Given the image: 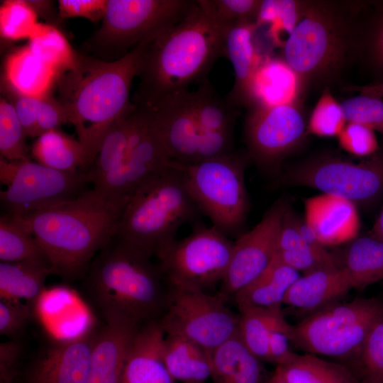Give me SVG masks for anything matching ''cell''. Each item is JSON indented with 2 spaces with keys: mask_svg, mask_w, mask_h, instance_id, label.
Instances as JSON below:
<instances>
[{
  "mask_svg": "<svg viewBox=\"0 0 383 383\" xmlns=\"http://www.w3.org/2000/svg\"><path fill=\"white\" fill-rule=\"evenodd\" d=\"M344 91H357L362 95L383 97V82H376L363 86H348L343 89Z\"/></svg>",
  "mask_w": 383,
  "mask_h": 383,
  "instance_id": "obj_54",
  "label": "cell"
},
{
  "mask_svg": "<svg viewBox=\"0 0 383 383\" xmlns=\"http://www.w3.org/2000/svg\"><path fill=\"white\" fill-rule=\"evenodd\" d=\"M38 14L29 1L6 0L0 6V33L9 41L28 39L38 24Z\"/></svg>",
  "mask_w": 383,
  "mask_h": 383,
  "instance_id": "obj_39",
  "label": "cell"
},
{
  "mask_svg": "<svg viewBox=\"0 0 383 383\" xmlns=\"http://www.w3.org/2000/svg\"><path fill=\"white\" fill-rule=\"evenodd\" d=\"M364 2L306 1L304 16L282 47L301 96L313 84L334 81L362 50L357 16Z\"/></svg>",
  "mask_w": 383,
  "mask_h": 383,
  "instance_id": "obj_4",
  "label": "cell"
},
{
  "mask_svg": "<svg viewBox=\"0 0 383 383\" xmlns=\"http://www.w3.org/2000/svg\"><path fill=\"white\" fill-rule=\"evenodd\" d=\"M0 260L1 262H35L50 265L37 240L11 218H0Z\"/></svg>",
  "mask_w": 383,
  "mask_h": 383,
  "instance_id": "obj_37",
  "label": "cell"
},
{
  "mask_svg": "<svg viewBox=\"0 0 383 383\" xmlns=\"http://www.w3.org/2000/svg\"><path fill=\"white\" fill-rule=\"evenodd\" d=\"M110 244L84 275L88 294L105 321L142 324L160 320L167 306L169 292L160 267L118 240L112 248Z\"/></svg>",
  "mask_w": 383,
  "mask_h": 383,
  "instance_id": "obj_5",
  "label": "cell"
},
{
  "mask_svg": "<svg viewBox=\"0 0 383 383\" xmlns=\"http://www.w3.org/2000/svg\"><path fill=\"white\" fill-rule=\"evenodd\" d=\"M306 1L265 0L256 20L257 27L269 26L268 35L277 47L284 46L287 39L301 20Z\"/></svg>",
  "mask_w": 383,
  "mask_h": 383,
  "instance_id": "obj_38",
  "label": "cell"
},
{
  "mask_svg": "<svg viewBox=\"0 0 383 383\" xmlns=\"http://www.w3.org/2000/svg\"><path fill=\"white\" fill-rule=\"evenodd\" d=\"M362 49H367L374 67L383 71V4L376 8L368 28L362 31Z\"/></svg>",
  "mask_w": 383,
  "mask_h": 383,
  "instance_id": "obj_49",
  "label": "cell"
},
{
  "mask_svg": "<svg viewBox=\"0 0 383 383\" xmlns=\"http://www.w3.org/2000/svg\"><path fill=\"white\" fill-rule=\"evenodd\" d=\"M167 154L152 123L147 132L118 166L94 183V189L111 196L130 200L146 181L170 167Z\"/></svg>",
  "mask_w": 383,
  "mask_h": 383,
  "instance_id": "obj_17",
  "label": "cell"
},
{
  "mask_svg": "<svg viewBox=\"0 0 383 383\" xmlns=\"http://www.w3.org/2000/svg\"><path fill=\"white\" fill-rule=\"evenodd\" d=\"M97 331L91 328L46 348L31 365L26 383H87Z\"/></svg>",
  "mask_w": 383,
  "mask_h": 383,
  "instance_id": "obj_18",
  "label": "cell"
},
{
  "mask_svg": "<svg viewBox=\"0 0 383 383\" xmlns=\"http://www.w3.org/2000/svg\"><path fill=\"white\" fill-rule=\"evenodd\" d=\"M130 110L119 117L106 133L99 151L87 174L89 182L96 183L123 161L131 133Z\"/></svg>",
  "mask_w": 383,
  "mask_h": 383,
  "instance_id": "obj_35",
  "label": "cell"
},
{
  "mask_svg": "<svg viewBox=\"0 0 383 383\" xmlns=\"http://www.w3.org/2000/svg\"><path fill=\"white\" fill-rule=\"evenodd\" d=\"M60 74L30 50L28 45L15 49L4 63L1 87L31 96L50 95Z\"/></svg>",
  "mask_w": 383,
  "mask_h": 383,
  "instance_id": "obj_23",
  "label": "cell"
},
{
  "mask_svg": "<svg viewBox=\"0 0 383 383\" xmlns=\"http://www.w3.org/2000/svg\"><path fill=\"white\" fill-rule=\"evenodd\" d=\"M352 288L343 269H320L299 277L287 290L284 304L303 311H317Z\"/></svg>",
  "mask_w": 383,
  "mask_h": 383,
  "instance_id": "obj_24",
  "label": "cell"
},
{
  "mask_svg": "<svg viewBox=\"0 0 383 383\" xmlns=\"http://www.w3.org/2000/svg\"><path fill=\"white\" fill-rule=\"evenodd\" d=\"M277 367L287 383H361L346 367L311 353Z\"/></svg>",
  "mask_w": 383,
  "mask_h": 383,
  "instance_id": "obj_33",
  "label": "cell"
},
{
  "mask_svg": "<svg viewBox=\"0 0 383 383\" xmlns=\"http://www.w3.org/2000/svg\"><path fill=\"white\" fill-rule=\"evenodd\" d=\"M371 235L383 240V209L373 225Z\"/></svg>",
  "mask_w": 383,
  "mask_h": 383,
  "instance_id": "obj_55",
  "label": "cell"
},
{
  "mask_svg": "<svg viewBox=\"0 0 383 383\" xmlns=\"http://www.w3.org/2000/svg\"><path fill=\"white\" fill-rule=\"evenodd\" d=\"M380 383H383V375H382V379H381Z\"/></svg>",
  "mask_w": 383,
  "mask_h": 383,
  "instance_id": "obj_58",
  "label": "cell"
},
{
  "mask_svg": "<svg viewBox=\"0 0 383 383\" xmlns=\"http://www.w3.org/2000/svg\"><path fill=\"white\" fill-rule=\"evenodd\" d=\"M0 383H13V382H6L0 381Z\"/></svg>",
  "mask_w": 383,
  "mask_h": 383,
  "instance_id": "obj_57",
  "label": "cell"
},
{
  "mask_svg": "<svg viewBox=\"0 0 383 383\" xmlns=\"http://www.w3.org/2000/svg\"><path fill=\"white\" fill-rule=\"evenodd\" d=\"M382 320L383 301L376 298L328 305L293 326L292 343L313 355L360 354L371 330Z\"/></svg>",
  "mask_w": 383,
  "mask_h": 383,
  "instance_id": "obj_8",
  "label": "cell"
},
{
  "mask_svg": "<svg viewBox=\"0 0 383 383\" xmlns=\"http://www.w3.org/2000/svg\"><path fill=\"white\" fill-rule=\"evenodd\" d=\"M338 140L343 150L358 157L372 156L379 149L374 131L359 123H347Z\"/></svg>",
  "mask_w": 383,
  "mask_h": 383,
  "instance_id": "obj_44",
  "label": "cell"
},
{
  "mask_svg": "<svg viewBox=\"0 0 383 383\" xmlns=\"http://www.w3.org/2000/svg\"><path fill=\"white\" fill-rule=\"evenodd\" d=\"M168 304L160 323L166 335L184 337L211 352L238 333L239 313L219 293L169 287Z\"/></svg>",
  "mask_w": 383,
  "mask_h": 383,
  "instance_id": "obj_12",
  "label": "cell"
},
{
  "mask_svg": "<svg viewBox=\"0 0 383 383\" xmlns=\"http://www.w3.org/2000/svg\"><path fill=\"white\" fill-rule=\"evenodd\" d=\"M233 244L213 226L198 223L188 236L166 243L155 256L167 287L208 292L224 278Z\"/></svg>",
  "mask_w": 383,
  "mask_h": 383,
  "instance_id": "obj_9",
  "label": "cell"
},
{
  "mask_svg": "<svg viewBox=\"0 0 383 383\" xmlns=\"http://www.w3.org/2000/svg\"><path fill=\"white\" fill-rule=\"evenodd\" d=\"M298 98L303 96L294 72L282 58L267 57L253 79L250 106L255 104L277 105Z\"/></svg>",
  "mask_w": 383,
  "mask_h": 383,
  "instance_id": "obj_28",
  "label": "cell"
},
{
  "mask_svg": "<svg viewBox=\"0 0 383 383\" xmlns=\"http://www.w3.org/2000/svg\"><path fill=\"white\" fill-rule=\"evenodd\" d=\"M335 257L353 288L363 289L383 281V240L372 235L357 238Z\"/></svg>",
  "mask_w": 383,
  "mask_h": 383,
  "instance_id": "obj_29",
  "label": "cell"
},
{
  "mask_svg": "<svg viewBox=\"0 0 383 383\" xmlns=\"http://www.w3.org/2000/svg\"><path fill=\"white\" fill-rule=\"evenodd\" d=\"M284 180L368 206L383 194V154L357 163L332 155L313 157L291 167Z\"/></svg>",
  "mask_w": 383,
  "mask_h": 383,
  "instance_id": "obj_11",
  "label": "cell"
},
{
  "mask_svg": "<svg viewBox=\"0 0 383 383\" xmlns=\"http://www.w3.org/2000/svg\"><path fill=\"white\" fill-rule=\"evenodd\" d=\"M191 102L199 127L201 131L233 133L239 108L215 91L206 79L197 90L191 91Z\"/></svg>",
  "mask_w": 383,
  "mask_h": 383,
  "instance_id": "obj_32",
  "label": "cell"
},
{
  "mask_svg": "<svg viewBox=\"0 0 383 383\" xmlns=\"http://www.w3.org/2000/svg\"><path fill=\"white\" fill-rule=\"evenodd\" d=\"M68 122L66 109L58 100L51 95L41 97L37 118L38 137Z\"/></svg>",
  "mask_w": 383,
  "mask_h": 383,
  "instance_id": "obj_52",
  "label": "cell"
},
{
  "mask_svg": "<svg viewBox=\"0 0 383 383\" xmlns=\"http://www.w3.org/2000/svg\"><path fill=\"white\" fill-rule=\"evenodd\" d=\"M27 45L35 55L60 75L76 65L78 53L62 33L52 25L38 23Z\"/></svg>",
  "mask_w": 383,
  "mask_h": 383,
  "instance_id": "obj_34",
  "label": "cell"
},
{
  "mask_svg": "<svg viewBox=\"0 0 383 383\" xmlns=\"http://www.w3.org/2000/svg\"><path fill=\"white\" fill-rule=\"evenodd\" d=\"M238 334L245 347L260 360H269V333L284 317L282 310L239 306Z\"/></svg>",
  "mask_w": 383,
  "mask_h": 383,
  "instance_id": "obj_36",
  "label": "cell"
},
{
  "mask_svg": "<svg viewBox=\"0 0 383 383\" xmlns=\"http://www.w3.org/2000/svg\"><path fill=\"white\" fill-rule=\"evenodd\" d=\"M248 154L226 155L177 166L185 185L201 213L226 236L236 235L244 225L250 203L245 184Z\"/></svg>",
  "mask_w": 383,
  "mask_h": 383,
  "instance_id": "obj_7",
  "label": "cell"
},
{
  "mask_svg": "<svg viewBox=\"0 0 383 383\" xmlns=\"http://www.w3.org/2000/svg\"><path fill=\"white\" fill-rule=\"evenodd\" d=\"M213 14L229 26L255 23L262 4L260 0H206Z\"/></svg>",
  "mask_w": 383,
  "mask_h": 383,
  "instance_id": "obj_43",
  "label": "cell"
},
{
  "mask_svg": "<svg viewBox=\"0 0 383 383\" xmlns=\"http://www.w3.org/2000/svg\"><path fill=\"white\" fill-rule=\"evenodd\" d=\"M255 23H238L231 26L224 40V56L231 62L235 74L227 99L238 108L248 109L252 102L255 74L267 57L262 56L255 43Z\"/></svg>",
  "mask_w": 383,
  "mask_h": 383,
  "instance_id": "obj_21",
  "label": "cell"
},
{
  "mask_svg": "<svg viewBox=\"0 0 383 383\" xmlns=\"http://www.w3.org/2000/svg\"><path fill=\"white\" fill-rule=\"evenodd\" d=\"M31 155L35 162L62 172H76L88 165L79 140L59 128L38 136L31 147Z\"/></svg>",
  "mask_w": 383,
  "mask_h": 383,
  "instance_id": "obj_30",
  "label": "cell"
},
{
  "mask_svg": "<svg viewBox=\"0 0 383 383\" xmlns=\"http://www.w3.org/2000/svg\"><path fill=\"white\" fill-rule=\"evenodd\" d=\"M4 96L14 107L27 137L37 138V118L41 97L21 94L2 87Z\"/></svg>",
  "mask_w": 383,
  "mask_h": 383,
  "instance_id": "obj_47",
  "label": "cell"
},
{
  "mask_svg": "<svg viewBox=\"0 0 383 383\" xmlns=\"http://www.w3.org/2000/svg\"><path fill=\"white\" fill-rule=\"evenodd\" d=\"M299 277L296 270L272 260L259 277L233 295L235 303L238 307L282 310L287 290Z\"/></svg>",
  "mask_w": 383,
  "mask_h": 383,
  "instance_id": "obj_26",
  "label": "cell"
},
{
  "mask_svg": "<svg viewBox=\"0 0 383 383\" xmlns=\"http://www.w3.org/2000/svg\"><path fill=\"white\" fill-rule=\"evenodd\" d=\"M0 199L9 215H23L72 199L89 182L87 173L56 170L29 159L0 157Z\"/></svg>",
  "mask_w": 383,
  "mask_h": 383,
  "instance_id": "obj_13",
  "label": "cell"
},
{
  "mask_svg": "<svg viewBox=\"0 0 383 383\" xmlns=\"http://www.w3.org/2000/svg\"><path fill=\"white\" fill-rule=\"evenodd\" d=\"M230 27L213 14L206 0H197L182 21L148 43L134 104L151 107L168 96L189 90L192 82L204 80L216 60L224 56Z\"/></svg>",
  "mask_w": 383,
  "mask_h": 383,
  "instance_id": "obj_2",
  "label": "cell"
},
{
  "mask_svg": "<svg viewBox=\"0 0 383 383\" xmlns=\"http://www.w3.org/2000/svg\"><path fill=\"white\" fill-rule=\"evenodd\" d=\"M347 121L340 106L326 87L307 122V133L319 137L337 136Z\"/></svg>",
  "mask_w": 383,
  "mask_h": 383,
  "instance_id": "obj_41",
  "label": "cell"
},
{
  "mask_svg": "<svg viewBox=\"0 0 383 383\" xmlns=\"http://www.w3.org/2000/svg\"><path fill=\"white\" fill-rule=\"evenodd\" d=\"M142 324L128 320L105 323L94 343L87 383L119 382L131 343Z\"/></svg>",
  "mask_w": 383,
  "mask_h": 383,
  "instance_id": "obj_20",
  "label": "cell"
},
{
  "mask_svg": "<svg viewBox=\"0 0 383 383\" xmlns=\"http://www.w3.org/2000/svg\"><path fill=\"white\" fill-rule=\"evenodd\" d=\"M288 202L280 199L267 211L260 221L234 242L231 262L221 283V294L233 296L259 277L271 264Z\"/></svg>",
  "mask_w": 383,
  "mask_h": 383,
  "instance_id": "obj_15",
  "label": "cell"
},
{
  "mask_svg": "<svg viewBox=\"0 0 383 383\" xmlns=\"http://www.w3.org/2000/svg\"><path fill=\"white\" fill-rule=\"evenodd\" d=\"M21 352V345L16 341L0 344V381L13 382Z\"/></svg>",
  "mask_w": 383,
  "mask_h": 383,
  "instance_id": "obj_53",
  "label": "cell"
},
{
  "mask_svg": "<svg viewBox=\"0 0 383 383\" xmlns=\"http://www.w3.org/2000/svg\"><path fill=\"white\" fill-rule=\"evenodd\" d=\"M165 337L159 320L143 323L133 340L118 383H175L163 360Z\"/></svg>",
  "mask_w": 383,
  "mask_h": 383,
  "instance_id": "obj_22",
  "label": "cell"
},
{
  "mask_svg": "<svg viewBox=\"0 0 383 383\" xmlns=\"http://www.w3.org/2000/svg\"><path fill=\"white\" fill-rule=\"evenodd\" d=\"M147 40L113 61L78 54L75 66L58 78V101L84 147L91 165L111 125L133 104L130 93L138 77Z\"/></svg>",
  "mask_w": 383,
  "mask_h": 383,
  "instance_id": "obj_3",
  "label": "cell"
},
{
  "mask_svg": "<svg viewBox=\"0 0 383 383\" xmlns=\"http://www.w3.org/2000/svg\"><path fill=\"white\" fill-rule=\"evenodd\" d=\"M196 3L190 0H108L101 25L89 44L102 52L132 49L182 21Z\"/></svg>",
  "mask_w": 383,
  "mask_h": 383,
  "instance_id": "obj_10",
  "label": "cell"
},
{
  "mask_svg": "<svg viewBox=\"0 0 383 383\" xmlns=\"http://www.w3.org/2000/svg\"><path fill=\"white\" fill-rule=\"evenodd\" d=\"M293 326L284 317L279 319L270 328L269 333V360L277 366H284L291 362L298 355L290 346Z\"/></svg>",
  "mask_w": 383,
  "mask_h": 383,
  "instance_id": "obj_46",
  "label": "cell"
},
{
  "mask_svg": "<svg viewBox=\"0 0 383 383\" xmlns=\"http://www.w3.org/2000/svg\"><path fill=\"white\" fill-rule=\"evenodd\" d=\"M128 201L94 188L38 211L8 215L37 240L55 274L73 280L84 276L95 255L116 237Z\"/></svg>",
  "mask_w": 383,
  "mask_h": 383,
  "instance_id": "obj_1",
  "label": "cell"
},
{
  "mask_svg": "<svg viewBox=\"0 0 383 383\" xmlns=\"http://www.w3.org/2000/svg\"><path fill=\"white\" fill-rule=\"evenodd\" d=\"M213 383H265L260 361L238 333L210 352Z\"/></svg>",
  "mask_w": 383,
  "mask_h": 383,
  "instance_id": "obj_25",
  "label": "cell"
},
{
  "mask_svg": "<svg viewBox=\"0 0 383 383\" xmlns=\"http://www.w3.org/2000/svg\"><path fill=\"white\" fill-rule=\"evenodd\" d=\"M108 0H60L58 16L60 19L82 17L96 23L102 20Z\"/></svg>",
  "mask_w": 383,
  "mask_h": 383,
  "instance_id": "obj_50",
  "label": "cell"
},
{
  "mask_svg": "<svg viewBox=\"0 0 383 383\" xmlns=\"http://www.w3.org/2000/svg\"><path fill=\"white\" fill-rule=\"evenodd\" d=\"M149 108L153 128L170 158L182 165L195 163L201 130L193 112L191 91L168 96Z\"/></svg>",
  "mask_w": 383,
  "mask_h": 383,
  "instance_id": "obj_16",
  "label": "cell"
},
{
  "mask_svg": "<svg viewBox=\"0 0 383 383\" xmlns=\"http://www.w3.org/2000/svg\"><path fill=\"white\" fill-rule=\"evenodd\" d=\"M360 355L367 375L363 383H380L383 375V320L371 330Z\"/></svg>",
  "mask_w": 383,
  "mask_h": 383,
  "instance_id": "obj_45",
  "label": "cell"
},
{
  "mask_svg": "<svg viewBox=\"0 0 383 383\" xmlns=\"http://www.w3.org/2000/svg\"><path fill=\"white\" fill-rule=\"evenodd\" d=\"M233 133L201 131L198 141L196 162L226 155L233 151Z\"/></svg>",
  "mask_w": 383,
  "mask_h": 383,
  "instance_id": "obj_48",
  "label": "cell"
},
{
  "mask_svg": "<svg viewBox=\"0 0 383 383\" xmlns=\"http://www.w3.org/2000/svg\"><path fill=\"white\" fill-rule=\"evenodd\" d=\"M302 99L277 105L255 104L248 109L244 140L249 157L260 167L276 170L304 142L308 133Z\"/></svg>",
  "mask_w": 383,
  "mask_h": 383,
  "instance_id": "obj_14",
  "label": "cell"
},
{
  "mask_svg": "<svg viewBox=\"0 0 383 383\" xmlns=\"http://www.w3.org/2000/svg\"><path fill=\"white\" fill-rule=\"evenodd\" d=\"M347 123L365 126L383 134V100L360 94L340 103Z\"/></svg>",
  "mask_w": 383,
  "mask_h": 383,
  "instance_id": "obj_42",
  "label": "cell"
},
{
  "mask_svg": "<svg viewBox=\"0 0 383 383\" xmlns=\"http://www.w3.org/2000/svg\"><path fill=\"white\" fill-rule=\"evenodd\" d=\"M30 317L29 309L21 301L0 299V334L11 337L18 334Z\"/></svg>",
  "mask_w": 383,
  "mask_h": 383,
  "instance_id": "obj_51",
  "label": "cell"
},
{
  "mask_svg": "<svg viewBox=\"0 0 383 383\" xmlns=\"http://www.w3.org/2000/svg\"><path fill=\"white\" fill-rule=\"evenodd\" d=\"M356 206L340 197L322 194L304 200L305 221L324 245L356 238L360 218Z\"/></svg>",
  "mask_w": 383,
  "mask_h": 383,
  "instance_id": "obj_19",
  "label": "cell"
},
{
  "mask_svg": "<svg viewBox=\"0 0 383 383\" xmlns=\"http://www.w3.org/2000/svg\"><path fill=\"white\" fill-rule=\"evenodd\" d=\"M162 357L175 382L205 383L211 377L210 353L184 337L165 334Z\"/></svg>",
  "mask_w": 383,
  "mask_h": 383,
  "instance_id": "obj_27",
  "label": "cell"
},
{
  "mask_svg": "<svg viewBox=\"0 0 383 383\" xmlns=\"http://www.w3.org/2000/svg\"><path fill=\"white\" fill-rule=\"evenodd\" d=\"M265 383H287L284 379L279 368L276 367L272 374L265 381Z\"/></svg>",
  "mask_w": 383,
  "mask_h": 383,
  "instance_id": "obj_56",
  "label": "cell"
},
{
  "mask_svg": "<svg viewBox=\"0 0 383 383\" xmlns=\"http://www.w3.org/2000/svg\"><path fill=\"white\" fill-rule=\"evenodd\" d=\"M51 266L35 262H0V299L33 301L44 290Z\"/></svg>",
  "mask_w": 383,
  "mask_h": 383,
  "instance_id": "obj_31",
  "label": "cell"
},
{
  "mask_svg": "<svg viewBox=\"0 0 383 383\" xmlns=\"http://www.w3.org/2000/svg\"><path fill=\"white\" fill-rule=\"evenodd\" d=\"M200 213L173 161L133 194L120 219L116 238L151 259L159 248L175 239L181 226L198 224Z\"/></svg>",
  "mask_w": 383,
  "mask_h": 383,
  "instance_id": "obj_6",
  "label": "cell"
},
{
  "mask_svg": "<svg viewBox=\"0 0 383 383\" xmlns=\"http://www.w3.org/2000/svg\"><path fill=\"white\" fill-rule=\"evenodd\" d=\"M26 135L13 106L4 96L0 100V153L9 161L29 159Z\"/></svg>",
  "mask_w": 383,
  "mask_h": 383,
  "instance_id": "obj_40",
  "label": "cell"
}]
</instances>
